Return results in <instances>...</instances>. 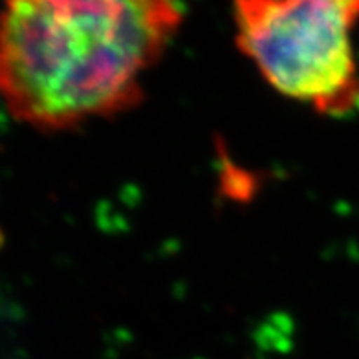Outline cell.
Returning a JSON list of instances; mask_svg holds the SVG:
<instances>
[{
  "label": "cell",
  "instance_id": "1",
  "mask_svg": "<svg viewBox=\"0 0 359 359\" xmlns=\"http://www.w3.org/2000/svg\"><path fill=\"white\" fill-rule=\"evenodd\" d=\"M167 0H13L0 11V97L41 133L114 118L143 100V79L184 22Z\"/></svg>",
  "mask_w": 359,
  "mask_h": 359
},
{
  "label": "cell",
  "instance_id": "2",
  "mask_svg": "<svg viewBox=\"0 0 359 359\" xmlns=\"http://www.w3.org/2000/svg\"><path fill=\"white\" fill-rule=\"evenodd\" d=\"M359 0H242L235 41L271 88L316 112L359 110Z\"/></svg>",
  "mask_w": 359,
  "mask_h": 359
}]
</instances>
